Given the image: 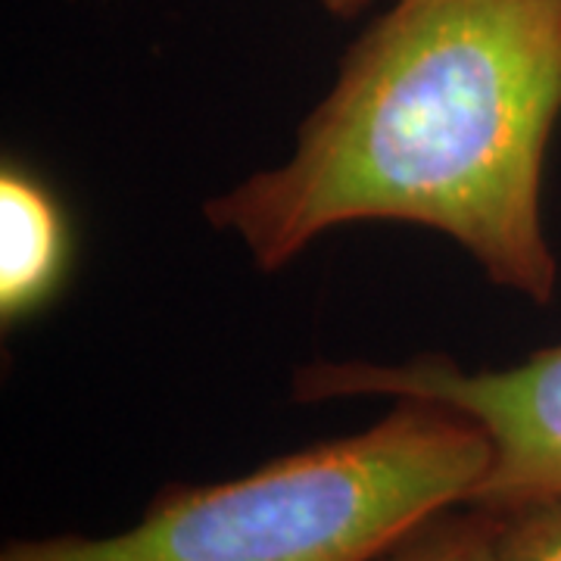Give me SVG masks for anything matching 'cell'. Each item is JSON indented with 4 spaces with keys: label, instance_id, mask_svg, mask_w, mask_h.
I'll use <instances>...</instances> for the list:
<instances>
[{
    "label": "cell",
    "instance_id": "cell-1",
    "mask_svg": "<svg viewBox=\"0 0 561 561\" xmlns=\"http://www.w3.org/2000/svg\"><path fill=\"white\" fill-rule=\"evenodd\" d=\"M561 116V0H390L343 54L294 157L206 203L275 272L324 231L409 221L552 302L542 165Z\"/></svg>",
    "mask_w": 561,
    "mask_h": 561
},
{
    "label": "cell",
    "instance_id": "cell-2",
    "mask_svg": "<svg viewBox=\"0 0 561 561\" xmlns=\"http://www.w3.org/2000/svg\"><path fill=\"white\" fill-rule=\"evenodd\" d=\"M490 443L471 419L393 400L371 427L219 483H172L110 537L13 540L0 561H381L471 500Z\"/></svg>",
    "mask_w": 561,
    "mask_h": 561
},
{
    "label": "cell",
    "instance_id": "cell-3",
    "mask_svg": "<svg viewBox=\"0 0 561 561\" xmlns=\"http://www.w3.org/2000/svg\"><path fill=\"white\" fill-rule=\"evenodd\" d=\"M294 402L353 397L421 400L471 419L490 465L465 505L505 512L561 496V343L512 368L468 371L446 356L409 362H309L294 375Z\"/></svg>",
    "mask_w": 561,
    "mask_h": 561
},
{
    "label": "cell",
    "instance_id": "cell-4",
    "mask_svg": "<svg viewBox=\"0 0 561 561\" xmlns=\"http://www.w3.org/2000/svg\"><path fill=\"white\" fill-rule=\"evenodd\" d=\"M69 228L60 203L20 165L0 172V319L38 312L66 278Z\"/></svg>",
    "mask_w": 561,
    "mask_h": 561
},
{
    "label": "cell",
    "instance_id": "cell-5",
    "mask_svg": "<svg viewBox=\"0 0 561 561\" xmlns=\"http://www.w3.org/2000/svg\"><path fill=\"white\" fill-rule=\"evenodd\" d=\"M381 561H502L500 515L481 505H456L415 527Z\"/></svg>",
    "mask_w": 561,
    "mask_h": 561
},
{
    "label": "cell",
    "instance_id": "cell-6",
    "mask_svg": "<svg viewBox=\"0 0 561 561\" xmlns=\"http://www.w3.org/2000/svg\"><path fill=\"white\" fill-rule=\"evenodd\" d=\"M496 515L502 561H561V496L515 505Z\"/></svg>",
    "mask_w": 561,
    "mask_h": 561
},
{
    "label": "cell",
    "instance_id": "cell-7",
    "mask_svg": "<svg viewBox=\"0 0 561 561\" xmlns=\"http://www.w3.org/2000/svg\"><path fill=\"white\" fill-rule=\"evenodd\" d=\"M319 3L337 20H353V16H359L365 7H371L375 0H319Z\"/></svg>",
    "mask_w": 561,
    "mask_h": 561
}]
</instances>
